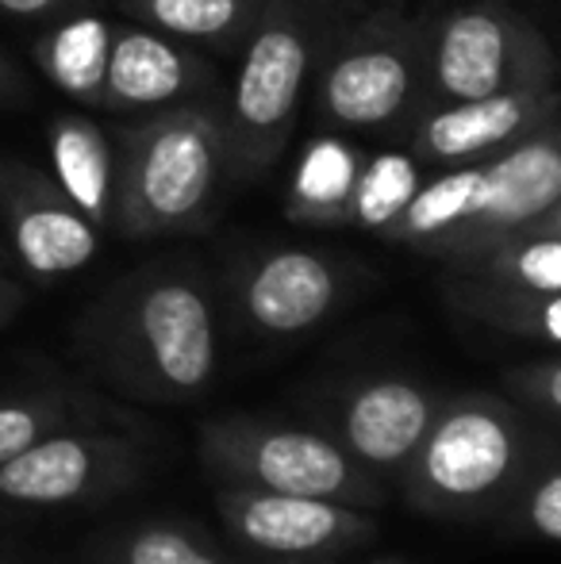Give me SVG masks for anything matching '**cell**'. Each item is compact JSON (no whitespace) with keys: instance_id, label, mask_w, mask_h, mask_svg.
Returning <instances> with one entry per match:
<instances>
[{"instance_id":"cell-1","label":"cell","mask_w":561,"mask_h":564,"mask_svg":"<svg viewBox=\"0 0 561 564\" xmlns=\"http://www.w3.org/2000/svg\"><path fill=\"white\" fill-rule=\"evenodd\" d=\"M227 173V123L212 108H165L120 131L116 216L128 238H154L204 224Z\"/></svg>"},{"instance_id":"cell-2","label":"cell","mask_w":561,"mask_h":564,"mask_svg":"<svg viewBox=\"0 0 561 564\" xmlns=\"http://www.w3.org/2000/svg\"><path fill=\"white\" fill-rule=\"evenodd\" d=\"M531 442L516 411L496 395L446 400L397 480L423 514L477 519L516 496Z\"/></svg>"},{"instance_id":"cell-3","label":"cell","mask_w":561,"mask_h":564,"mask_svg":"<svg viewBox=\"0 0 561 564\" xmlns=\"http://www.w3.org/2000/svg\"><path fill=\"white\" fill-rule=\"evenodd\" d=\"M201 449L212 473L235 480V488L335 499L362 511H377L385 503L377 473H369L343 442L315 431L227 419L204 426Z\"/></svg>"},{"instance_id":"cell-4","label":"cell","mask_w":561,"mask_h":564,"mask_svg":"<svg viewBox=\"0 0 561 564\" xmlns=\"http://www.w3.org/2000/svg\"><path fill=\"white\" fill-rule=\"evenodd\" d=\"M312 43L292 0H266L255 35L247 39L242 66L231 89V127H227V170L250 177L278 162L296 127L304 100Z\"/></svg>"},{"instance_id":"cell-5","label":"cell","mask_w":561,"mask_h":564,"mask_svg":"<svg viewBox=\"0 0 561 564\" xmlns=\"http://www.w3.org/2000/svg\"><path fill=\"white\" fill-rule=\"evenodd\" d=\"M427 77L442 100H481L496 93L554 85V54L516 12L473 4L446 15L427 51Z\"/></svg>"},{"instance_id":"cell-6","label":"cell","mask_w":561,"mask_h":564,"mask_svg":"<svg viewBox=\"0 0 561 564\" xmlns=\"http://www.w3.org/2000/svg\"><path fill=\"white\" fill-rule=\"evenodd\" d=\"M120 327L131 365L158 395H201L216 377V315L193 276L162 273L139 284Z\"/></svg>"},{"instance_id":"cell-7","label":"cell","mask_w":561,"mask_h":564,"mask_svg":"<svg viewBox=\"0 0 561 564\" xmlns=\"http://www.w3.org/2000/svg\"><path fill=\"white\" fill-rule=\"evenodd\" d=\"M420 62L416 31L377 15L327 58L315 105L338 131H381L412 108Z\"/></svg>"},{"instance_id":"cell-8","label":"cell","mask_w":561,"mask_h":564,"mask_svg":"<svg viewBox=\"0 0 561 564\" xmlns=\"http://www.w3.org/2000/svg\"><path fill=\"white\" fill-rule=\"evenodd\" d=\"M481 170H485V185H481L477 212L431 250L462 265H470L504 238L531 230L561 200V119L508 147L493 162H481Z\"/></svg>"},{"instance_id":"cell-9","label":"cell","mask_w":561,"mask_h":564,"mask_svg":"<svg viewBox=\"0 0 561 564\" xmlns=\"http://www.w3.org/2000/svg\"><path fill=\"white\" fill-rule=\"evenodd\" d=\"M0 212L15 253L31 273H77L97 258L100 227L74 208L58 181L8 154H0Z\"/></svg>"},{"instance_id":"cell-10","label":"cell","mask_w":561,"mask_h":564,"mask_svg":"<svg viewBox=\"0 0 561 564\" xmlns=\"http://www.w3.org/2000/svg\"><path fill=\"white\" fill-rule=\"evenodd\" d=\"M558 116L561 93L554 85H531L481 100H450L420 123L416 158L431 165H477L481 158H496L531 139Z\"/></svg>"},{"instance_id":"cell-11","label":"cell","mask_w":561,"mask_h":564,"mask_svg":"<svg viewBox=\"0 0 561 564\" xmlns=\"http://www.w3.org/2000/svg\"><path fill=\"white\" fill-rule=\"evenodd\" d=\"M224 522L250 550L304 557V553L350 550L374 538V519L362 507L335 499L284 496L266 488H231L216 499Z\"/></svg>"},{"instance_id":"cell-12","label":"cell","mask_w":561,"mask_h":564,"mask_svg":"<svg viewBox=\"0 0 561 564\" xmlns=\"http://www.w3.org/2000/svg\"><path fill=\"white\" fill-rule=\"evenodd\" d=\"M442 400L427 388L400 377H381L354 388L338 411V434L343 446L369 468V473H392L412 460L423 434L431 431Z\"/></svg>"},{"instance_id":"cell-13","label":"cell","mask_w":561,"mask_h":564,"mask_svg":"<svg viewBox=\"0 0 561 564\" xmlns=\"http://www.w3.org/2000/svg\"><path fill=\"white\" fill-rule=\"evenodd\" d=\"M343 296V276L312 250H273L242 276V312L266 335H300L323 323Z\"/></svg>"},{"instance_id":"cell-14","label":"cell","mask_w":561,"mask_h":564,"mask_svg":"<svg viewBox=\"0 0 561 564\" xmlns=\"http://www.w3.org/2000/svg\"><path fill=\"white\" fill-rule=\"evenodd\" d=\"M208 69L154 28H116L108 54L105 105L112 112L128 108H170L196 93Z\"/></svg>"},{"instance_id":"cell-15","label":"cell","mask_w":561,"mask_h":564,"mask_svg":"<svg viewBox=\"0 0 561 564\" xmlns=\"http://www.w3.org/2000/svg\"><path fill=\"white\" fill-rule=\"evenodd\" d=\"M123 457L120 442L108 438H39L0 465V496L15 503H69L108 480Z\"/></svg>"},{"instance_id":"cell-16","label":"cell","mask_w":561,"mask_h":564,"mask_svg":"<svg viewBox=\"0 0 561 564\" xmlns=\"http://www.w3.org/2000/svg\"><path fill=\"white\" fill-rule=\"evenodd\" d=\"M54 181L93 227H112L116 216V150L89 116H54L46 127Z\"/></svg>"},{"instance_id":"cell-17","label":"cell","mask_w":561,"mask_h":564,"mask_svg":"<svg viewBox=\"0 0 561 564\" xmlns=\"http://www.w3.org/2000/svg\"><path fill=\"white\" fill-rule=\"evenodd\" d=\"M362 150L346 142L343 134H320L308 142L289 181V216L296 224L338 227L350 224L354 185L362 173Z\"/></svg>"},{"instance_id":"cell-18","label":"cell","mask_w":561,"mask_h":564,"mask_svg":"<svg viewBox=\"0 0 561 564\" xmlns=\"http://www.w3.org/2000/svg\"><path fill=\"white\" fill-rule=\"evenodd\" d=\"M112 23L100 15H69L58 28H51L35 43V66L43 77L82 105H105L108 54H112Z\"/></svg>"},{"instance_id":"cell-19","label":"cell","mask_w":561,"mask_h":564,"mask_svg":"<svg viewBox=\"0 0 561 564\" xmlns=\"http://www.w3.org/2000/svg\"><path fill=\"white\" fill-rule=\"evenodd\" d=\"M481 185H485V170L477 165H450L434 181H423L420 193L408 200V208L381 230L389 242L416 246V250L431 253L442 238H450L465 219L477 212Z\"/></svg>"},{"instance_id":"cell-20","label":"cell","mask_w":561,"mask_h":564,"mask_svg":"<svg viewBox=\"0 0 561 564\" xmlns=\"http://www.w3.org/2000/svg\"><path fill=\"white\" fill-rule=\"evenodd\" d=\"M123 8L162 35L235 46L255 35L266 0H123Z\"/></svg>"},{"instance_id":"cell-21","label":"cell","mask_w":561,"mask_h":564,"mask_svg":"<svg viewBox=\"0 0 561 564\" xmlns=\"http://www.w3.org/2000/svg\"><path fill=\"white\" fill-rule=\"evenodd\" d=\"M420 158L412 154H377L362 162L358 185H354L350 200V224L362 230H377L381 235L400 212L408 208L416 193H420Z\"/></svg>"},{"instance_id":"cell-22","label":"cell","mask_w":561,"mask_h":564,"mask_svg":"<svg viewBox=\"0 0 561 564\" xmlns=\"http://www.w3.org/2000/svg\"><path fill=\"white\" fill-rule=\"evenodd\" d=\"M477 265L488 284L519 292H561V238L554 235H516L496 242L481 258L470 261Z\"/></svg>"},{"instance_id":"cell-23","label":"cell","mask_w":561,"mask_h":564,"mask_svg":"<svg viewBox=\"0 0 561 564\" xmlns=\"http://www.w3.org/2000/svg\"><path fill=\"white\" fill-rule=\"evenodd\" d=\"M477 307L504 327H516L524 335L561 346V292H519L504 284H488V292L477 300Z\"/></svg>"},{"instance_id":"cell-24","label":"cell","mask_w":561,"mask_h":564,"mask_svg":"<svg viewBox=\"0 0 561 564\" xmlns=\"http://www.w3.org/2000/svg\"><path fill=\"white\" fill-rule=\"evenodd\" d=\"M128 564H224L216 553H208L201 542L170 527L139 530L128 542Z\"/></svg>"},{"instance_id":"cell-25","label":"cell","mask_w":561,"mask_h":564,"mask_svg":"<svg viewBox=\"0 0 561 564\" xmlns=\"http://www.w3.org/2000/svg\"><path fill=\"white\" fill-rule=\"evenodd\" d=\"M519 519L539 538L561 545V468L542 473L539 480L519 496Z\"/></svg>"},{"instance_id":"cell-26","label":"cell","mask_w":561,"mask_h":564,"mask_svg":"<svg viewBox=\"0 0 561 564\" xmlns=\"http://www.w3.org/2000/svg\"><path fill=\"white\" fill-rule=\"evenodd\" d=\"M508 384L516 388L524 400H531L535 408H542L554 419H561V361H542V365L511 369Z\"/></svg>"},{"instance_id":"cell-27","label":"cell","mask_w":561,"mask_h":564,"mask_svg":"<svg viewBox=\"0 0 561 564\" xmlns=\"http://www.w3.org/2000/svg\"><path fill=\"white\" fill-rule=\"evenodd\" d=\"M46 423H51V415L43 408H20V403L0 408V465L43 438Z\"/></svg>"},{"instance_id":"cell-28","label":"cell","mask_w":561,"mask_h":564,"mask_svg":"<svg viewBox=\"0 0 561 564\" xmlns=\"http://www.w3.org/2000/svg\"><path fill=\"white\" fill-rule=\"evenodd\" d=\"M31 97V82L4 51H0V105H23Z\"/></svg>"},{"instance_id":"cell-29","label":"cell","mask_w":561,"mask_h":564,"mask_svg":"<svg viewBox=\"0 0 561 564\" xmlns=\"http://www.w3.org/2000/svg\"><path fill=\"white\" fill-rule=\"evenodd\" d=\"M74 4L77 0H0V12L23 15V20H39V15H58Z\"/></svg>"},{"instance_id":"cell-30","label":"cell","mask_w":561,"mask_h":564,"mask_svg":"<svg viewBox=\"0 0 561 564\" xmlns=\"http://www.w3.org/2000/svg\"><path fill=\"white\" fill-rule=\"evenodd\" d=\"M524 235H527V230H524ZM531 235H554V238H561V200L539 219V224L531 227Z\"/></svg>"},{"instance_id":"cell-31","label":"cell","mask_w":561,"mask_h":564,"mask_svg":"<svg viewBox=\"0 0 561 564\" xmlns=\"http://www.w3.org/2000/svg\"><path fill=\"white\" fill-rule=\"evenodd\" d=\"M15 304H20V289H15V284H8V281H0V319H4Z\"/></svg>"},{"instance_id":"cell-32","label":"cell","mask_w":561,"mask_h":564,"mask_svg":"<svg viewBox=\"0 0 561 564\" xmlns=\"http://www.w3.org/2000/svg\"><path fill=\"white\" fill-rule=\"evenodd\" d=\"M389 564H397V561H389Z\"/></svg>"}]
</instances>
